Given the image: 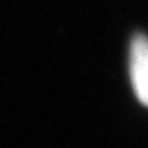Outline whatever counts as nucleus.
Segmentation results:
<instances>
[{
  "label": "nucleus",
  "mask_w": 148,
  "mask_h": 148,
  "mask_svg": "<svg viewBox=\"0 0 148 148\" xmlns=\"http://www.w3.org/2000/svg\"><path fill=\"white\" fill-rule=\"evenodd\" d=\"M130 77L138 100L148 107V38L142 34L131 40Z\"/></svg>",
  "instance_id": "f257e3e1"
}]
</instances>
